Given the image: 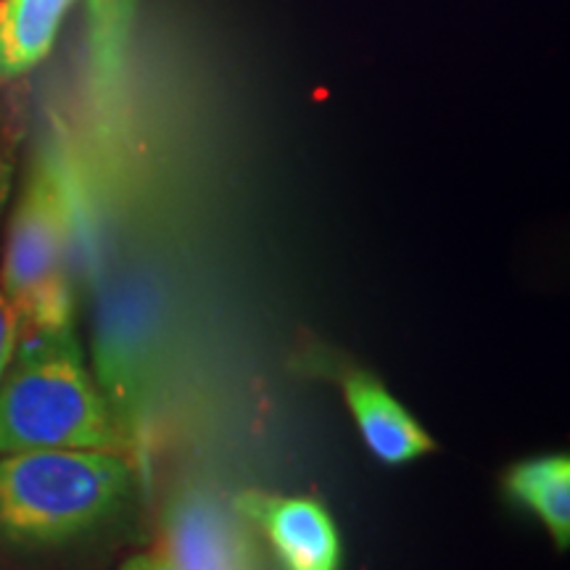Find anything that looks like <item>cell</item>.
Masks as SVG:
<instances>
[{
    "instance_id": "cell-1",
    "label": "cell",
    "mask_w": 570,
    "mask_h": 570,
    "mask_svg": "<svg viewBox=\"0 0 570 570\" xmlns=\"http://www.w3.org/2000/svg\"><path fill=\"white\" fill-rule=\"evenodd\" d=\"M135 491L132 465L104 449L0 454V541L56 550L114 523Z\"/></svg>"
},
{
    "instance_id": "cell-2",
    "label": "cell",
    "mask_w": 570,
    "mask_h": 570,
    "mask_svg": "<svg viewBox=\"0 0 570 570\" xmlns=\"http://www.w3.org/2000/svg\"><path fill=\"white\" fill-rule=\"evenodd\" d=\"M122 446V431L90 375L75 325L19 336L0 381V454Z\"/></svg>"
},
{
    "instance_id": "cell-3",
    "label": "cell",
    "mask_w": 570,
    "mask_h": 570,
    "mask_svg": "<svg viewBox=\"0 0 570 570\" xmlns=\"http://www.w3.org/2000/svg\"><path fill=\"white\" fill-rule=\"evenodd\" d=\"M71 240L75 183L67 159L46 146L13 206L0 267V291L17 309L21 336L53 331L75 317Z\"/></svg>"
},
{
    "instance_id": "cell-4",
    "label": "cell",
    "mask_w": 570,
    "mask_h": 570,
    "mask_svg": "<svg viewBox=\"0 0 570 570\" xmlns=\"http://www.w3.org/2000/svg\"><path fill=\"white\" fill-rule=\"evenodd\" d=\"M235 510L262 531L283 570H341L338 525L317 499L246 491Z\"/></svg>"
},
{
    "instance_id": "cell-5",
    "label": "cell",
    "mask_w": 570,
    "mask_h": 570,
    "mask_svg": "<svg viewBox=\"0 0 570 570\" xmlns=\"http://www.w3.org/2000/svg\"><path fill=\"white\" fill-rule=\"evenodd\" d=\"M164 547L177 570H259L246 518L204 491L175 499Z\"/></svg>"
},
{
    "instance_id": "cell-6",
    "label": "cell",
    "mask_w": 570,
    "mask_h": 570,
    "mask_svg": "<svg viewBox=\"0 0 570 570\" xmlns=\"http://www.w3.org/2000/svg\"><path fill=\"white\" fill-rule=\"evenodd\" d=\"M344 399L362 441L383 465H407L436 449V441L375 375L362 370L348 375Z\"/></svg>"
},
{
    "instance_id": "cell-7",
    "label": "cell",
    "mask_w": 570,
    "mask_h": 570,
    "mask_svg": "<svg viewBox=\"0 0 570 570\" xmlns=\"http://www.w3.org/2000/svg\"><path fill=\"white\" fill-rule=\"evenodd\" d=\"M77 0H0V80H17L51 53Z\"/></svg>"
},
{
    "instance_id": "cell-8",
    "label": "cell",
    "mask_w": 570,
    "mask_h": 570,
    "mask_svg": "<svg viewBox=\"0 0 570 570\" xmlns=\"http://www.w3.org/2000/svg\"><path fill=\"white\" fill-rule=\"evenodd\" d=\"M504 491L541 520L554 547L566 552L570 544V458L541 454L515 462L504 473Z\"/></svg>"
},
{
    "instance_id": "cell-9",
    "label": "cell",
    "mask_w": 570,
    "mask_h": 570,
    "mask_svg": "<svg viewBox=\"0 0 570 570\" xmlns=\"http://www.w3.org/2000/svg\"><path fill=\"white\" fill-rule=\"evenodd\" d=\"M88 3V71L92 92L111 104L122 88L138 0H85Z\"/></svg>"
},
{
    "instance_id": "cell-10",
    "label": "cell",
    "mask_w": 570,
    "mask_h": 570,
    "mask_svg": "<svg viewBox=\"0 0 570 570\" xmlns=\"http://www.w3.org/2000/svg\"><path fill=\"white\" fill-rule=\"evenodd\" d=\"M19 317L17 309H13L9 298H6L3 291H0V381H3L6 367H9L13 352H17L19 344Z\"/></svg>"
},
{
    "instance_id": "cell-11",
    "label": "cell",
    "mask_w": 570,
    "mask_h": 570,
    "mask_svg": "<svg viewBox=\"0 0 570 570\" xmlns=\"http://www.w3.org/2000/svg\"><path fill=\"white\" fill-rule=\"evenodd\" d=\"M119 570H177V566L173 562V558H169L167 547L159 544L154 547V550L132 554L130 560L122 562V568Z\"/></svg>"
},
{
    "instance_id": "cell-12",
    "label": "cell",
    "mask_w": 570,
    "mask_h": 570,
    "mask_svg": "<svg viewBox=\"0 0 570 570\" xmlns=\"http://www.w3.org/2000/svg\"><path fill=\"white\" fill-rule=\"evenodd\" d=\"M9 185H11V167L6 161H0V214L9 202Z\"/></svg>"
}]
</instances>
